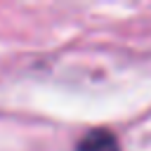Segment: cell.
<instances>
[{
  "label": "cell",
  "mask_w": 151,
  "mask_h": 151,
  "mask_svg": "<svg viewBox=\"0 0 151 151\" xmlns=\"http://www.w3.org/2000/svg\"><path fill=\"white\" fill-rule=\"evenodd\" d=\"M78 151H120L118 139L106 130H94L85 134L78 144Z\"/></svg>",
  "instance_id": "obj_1"
}]
</instances>
